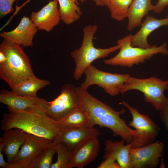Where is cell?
I'll list each match as a JSON object with an SVG mask.
<instances>
[{
  "label": "cell",
  "instance_id": "cell-1",
  "mask_svg": "<svg viewBox=\"0 0 168 168\" xmlns=\"http://www.w3.org/2000/svg\"><path fill=\"white\" fill-rule=\"evenodd\" d=\"M80 106L86 113L89 126L96 125L110 129L114 137L120 136L127 144L131 143L137 135L135 129H131L120 117L126 112L125 109L116 111L90 94L87 90L76 87Z\"/></svg>",
  "mask_w": 168,
  "mask_h": 168
},
{
  "label": "cell",
  "instance_id": "cell-2",
  "mask_svg": "<svg viewBox=\"0 0 168 168\" xmlns=\"http://www.w3.org/2000/svg\"><path fill=\"white\" fill-rule=\"evenodd\" d=\"M8 113L4 114L1 128L5 131L20 129L27 133L54 141L61 129L58 121L49 116L44 111L38 110H16L7 107Z\"/></svg>",
  "mask_w": 168,
  "mask_h": 168
},
{
  "label": "cell",
  "instance_id": "cell-3",
  "mask_svg": "<svg viewBox=\"0 0 168 168\" xmlns=\"http://www.w3.org/2000/svg\"><path fill=\"white\" fill-rule=\"evenodd\" d=\"M0 51L6 57L0 63V77L12 90L36 77L29 58L21 45L4 39L0 45Z\"/></svg>",
  "mask_w": 168,
  "mask_h": 168
},
{
  "label": "cell",
  "instance_id": "cell-4",
  "mask_svg": "<svg viewBox=\"0 0 168 168\" xmlns=\"http://www.w3.org/2000/svg\"><path fill=\"white\" fill-rule=\"evenodd\" d=\"M98 29V26L90 25L85 26L82 29L83 39L80 47L71 52L75 67L73 77L79 80L84 74L86 69L95 60L107 57L110 54L119 49L121 44L107 48H97L94 44V35Z\"/></svg>",
  "mask_w": 168,
  "mask_h": 168
},
{
  "label": "cell",
  "instance_id": "cell-5",
  "mask_svg": "<svg viewBox=\"0 0 168 168\" xmlns=\"http://www.w3.org/2000/svg\"><path fill=\"white\" fill-rule=\"evenodd\" d=\"M133 36L130 34L118 40L117 44H121L119 52L113 58L104 60L105 64L113 66L131 68L134 65L144 63L146 60L150 59L156 54H168V49L166 43L159 46L153 45L147 49L133 47L131 44Z\"/></svg>",
  "mask_w": 168,
  "mask_h": 168
},
{
  "label": "cell",
  "instance_id": "cell-6",
  "mask_svg": "<svg viewBox=\"0 0 168 168\" xmlns=\"http://www.w3.org/2000/svg\"><path fill=\"white\" fill-rule=\"evenodd\" d=\"M131 90L142 92L145 101L159 111L168 99L164 94V91L168 90V80L163 81L155 77L139 79L130 76L124 84L120 93L123 95Z\"/></svg>",
  "mask_w": 168,
  "mask_h": 168
},
{
  "label": "cell",
  "instance_id": "cell-7",
  "mask_svg": "<svg viewBox=\"0 0 168 168\" xmlns=\"http://www.w3.org/2000/svg\"><path fill=\"white\" fill-rule=\"evenodd\" d=\"M85 79L81 84L82 88L87 90L92 85L102 88L111 96L118 95L124 84L130 77L129 74L113 73L100 70L91 65L85 70Z\"/></svg>",
  "mask_w": 168,
  "mask_h": 168
},
{
  "label": "cell",
  "instance_id": "cell-8",
  "mask_svg": "<svg viewBox=\"0 0 168 168\" xmlns=\"http://www.w3.org/2000/svg\"><path fill=\"white\" fill-rule=\"evenodd\" d=\"M128 109L132 117L128 126L134 128L137 135L131 143L132 148L143 147L155 142L160 128L147 115L140 113L138 110L128 103L123 101L119 103Z\"/></svg>",
  "mask_w": 168,
  "mask_h": 168
},
{
  "label": "cell",
  "instance_id": "cell-9",
  "mask_svg": "<svg viewBox=\"0 0 168 168\" xmlns=\"http://www.w3.org/2000/svg\"><path fill=\"white\" fill-rule=\"evenodd\" d=\"M80 106V100L76 87L72 84L67 83L61 88L60 94L49 102L46 113L58 121L72 110Z\"/></svg>",
  "mask_w": 168,
  "mask_h": 168
},
{
  "label": "cell",
  "instance_id": "cell-10",
  "mask_svg": "<svg viewBox=\"0 0 168 168\" xmlns=\"http://www.w3.org/2000/svg\"><path fill=\"white\" fill-rule=\"evenodd\" d=\"M164 144L158 141L146 146L131 148L129 154L131 168L156 167L163 156Z\"/></svg>",
  "mask_w": 168,
  "mask_h": 168
},
{
  "label": "cell",
  "instance_id": "cell-11",
  "mask_svg": "<svg viewBox=\"0 0 168 168\" xmlns=\"http://www.w3.org/2000/svg\"><path fill=\"white\" fill-rule=\"evenodd\" d=\"M0 102L12 109L25 110H38L47 112L49 102L37 96L30 97L18 95L12 91L2 89Z\"/></svg>",
  "mask_w": 168,
  "mask_h": 168
},
{
  "label": "cell",
  "instance_id": "cell-12",
  "mask_svg": "<svg viewBox=\"0 0 168 168\" xmlns=\"http://www.w3.org/2000/svg\"><path fill=\"white\" fill-rule=\"evenodd\" d=\"M56 140L51 141L26 133L25 142L19 150L14 162L20 164L23 168H30L29 165L31 162L43 150L54 144Z\"/></svg>",
  "mask_w": 168,
  "mask_h": 168
},
{
  "label": "cell",
  "instance_id": "cell-13",
  "mask_svg": "<svg viewBox=\"0 0 168 168\" xmlns=\"http://www.w3.org/2000/svg\"><path fill=\"white\" fill-rule=\"evenodd\" d=\"M100 133L97 128L85 126L75 128H61L57 140L64 143L72 152L88 140L97 137Z\"/></svg>",
  "mask_w": 168,
  "mask_h": 168
},
{
  "label": "cell",
  "instance_id": "cell-14",
  "mask_svg": "<svg viewBox=\"0 0 168 168\" xmlns=\"http://www.w3.org/2000/svg\"><path fill=\"white\" fill-rule=\"evenodd\" d=\"M38 29L28 17L23 16L13 30L0 33V37L11 42L24 47H32L33 39Z\"/></svg>",
  "mask_w": 168,
  "mask_h": 168
},
{
  "label": "cell",
  "instance_id": "cell-15",
  "mask_svg": "<svg viewBox=\"0 0 168 168\" xmlns=\"http://www.w3.org/2000/svg\"><path fill=\"white\" fill-rule=\"evenodd\" d=\"M58 0L50 1L37 12H32L30 19L38 30L49 32L58 25L60 16Z\"/></svg>",
  "mask_w": 168,
  "mask_h": 168
},
{
  "label": "cell",
  "instance_id": "cell-16",
  "mask_svg": "<svg viewBox=\"0 0 168 168\" xmlns=\"http://www.w3.org/2000/svg\"><path fill=\"white\" fill-rule=\"evenodd\" d=\"M97 137L91 138L79 146L72 153L68 168H82L94 161L99 152Z\"/></svg>",
  "mask_w": 168,
  "mask_h": 168
},
{
  "label": "cell",
  "instance_id": "cell-17",
  "mask_svg": "<svg viewBox=\"0 0 168 168\" xmlns=\"http://www.w3.org/2000/svg\"><path fill=\"white\" fill-rule=\"evenodd\" d=\"M26 133L18 128H12L4 131L0 138L4 143L2 152L7 157V162L15 161L17 154L25 142Z\"/></svg>",
  "mask_w": 168,
  "mask_h": 168
},
{
  "label": "cell",
  "instance_id": "cell-18",
  "mask_svg": "<svg viewBox=\"0 0 168 168\" xmlns=\"http://www.w3.org/2000/svg\"><path fill=\"white\" fill-rule=\"evenodd\" d=\"M123 140L113 141L111 139L105 141L104 159L111 158L115 160L121 168H131L129 154L131 147V143L124 145Z\"/></svg>",
  "mask_w": 168,
  "mask_h": 168
},
{
  "label": "cell",
  "instance_id": "cell-19",
  "mask_svg": "<svg viewBox=\"0 0 168 168\" xmlns=\"http://www.w3.org/2000/svg\"><path fill=\"white\" fill-rule=\"evenodd\" d=\"M141 25L139 30L132 36L131 45L143 49L149 48L152 46L147 42L148 35L161 26H168V18L158 19L152 16H147Z\"/></svg>",
  "mask_w": 168,
  "mask_h": 168
},
{
  "label": "cell",
  "instance_id": "cell-20",
  "mask_svg": "<svg viewBox=\"0 0 168 168\" xmlns=\"http://www.w3.org/2000/svg\"><path fill=\"white\" fill-rule=\"evenodd\" d=\"M151 0H133L128 9L127 29L132 31L136 27L141 25L142 18L148 12L152 11L153 5Z\"/></svg>",
  "mask_w": 168,
  "mask_h": 168
},
{
  "label": "cell",
  "instance_id": "cell-21",
  "mask_svg": "<svg viewBox=\"0 0 168 168\" xmlns=\"http://www.w3.org/2000/svg\"><path fill=\"white\" fill-rule=\"evenodd\" d=\"M61 20L67 25L72 24L81 17L82 12L77 0H58Z\"/></svg>",
  "mask_w": 168,
  "mask_h": 168
},
{
  "label": "cell",
  "instance_id": "cell-22",
  "mask_svg": "<svg viewBox=\"0 0 168 168\" xmlns=\"http://www.w3.org/2000/svg\"><path fill=\"white\" fill-rule=\"evenodd\" d=\"M58 122L61 128H75L89 126L87 117L81 106L72 110Z\"/></svg>",
  "mask_w": 168,
  "mask_h": 168
},
{
  "label": "cell",
  "instance_id": "cell-23",
  "mask_svg": "<svg viewBox=\"0 0 168 168\" xmlns=\"http://www.w3.org/2000/svg\"><path fill=\"white\" fill-rule=\"evenodd\" d=\"M50 83L48 80L40 79L36 77L22 83L12 91L20 96L36 97L39 90Z\"/></svg>",
  "mask_w": 168,
  "mask_h": 168
},
{
  "label": "cell",
  "instance_id": "cell-24",
  "mask_svg": "<svg viewBox=\"0 0 168 168\" xmlns=\"http://www.w3.org/2000/svg\"><path fill=\"white\" fill-rule=\"evenodd\" d=\"M58 143L57 139L54 144L43 150L31 162L30 168H50Z\"/></svg>",
  "mask_w": 168,
  "mask_h": 168
},
{
  "label": "cell",
  "instance_id": "cell-25",
  "mask_svg": "<svg viewBox=\"0 0 168 168\" xmlns=\"http://www.w3.org/2000/svg\"><path fill=\"white\" fill-rule=\"evenodd\" d=\"M133 0H110L106 6L111 17L119 21L127 17L128 8Z\"/></svg>",
  "mask_w": 168,
  "mask_h": 168
},
{
  "label": "cell",
  "instance_id": "cell-26",
  "mask_svg": "<svg viewBox=\"0 0 168 168\" xmlns=\"http://www.w3.org/2000/svg\"><path fill=\"white\" fill-rule=\"evenodd\" d=\"M57 161L52 165L50 168H68L72 152L68 149L64 143L59 142L56 152Z\"/></svg>",
  "mask_w": 168,
  "mask_h": 168
},
{
  "label": "cell",
  "instance_id": "cell-27",
  "mask_svg": "<svg viewBox=\"0 0 168 168\" xmlns=\"http://www.w3.org/2000/svg\"><path fill=\"white\" fill-rule=\"evenodd\" d=\"M16 0H0V14L1 18L13 12L12 5Z\"/></svg>",
  "mask_w": 168,
  "mask_h": 168
},
{
  "label": "cell",
  "instance_id": "cell-28",
  "mask_svg": "<svg viewBox=\"0 0 168 168\" xmlns=\"http://www.w3.org/2000/svg\"><path fill=\"white\" fill-rule=\"evenodd\" d=\"M159 111V118L168 131V99Z\"/></svg>",
  "mask_w": 168,
  "mask_h": 168
},
{
  "label": "cell",
  "instance_id": "cell-29",
  "mask_svg": "<svg viewBox=\"0 0 168 168\" xmlns=\"http://www.w3.org/2000/svg\"><path fill=\"white\" fill-rule=\"evenodd\" d=\"M97 168H121L119 164L115 160L111 158L104 159Z\"/></svg>",
  "mask_w": 168,
  "mask_h": 168
},
{
  "label": "cell",
  "instance_id": "cell-30",
  "mask_svg": "<svg viewBox=\"0 0 168 168\" xmlns=\"http://www.w3.org/2000/svg\"><path fill=\"white\" fill-rule=\"evenodd\" d=\"M168 5V0H158L157 4L153 6V10L157 14L161 13Z\"/></svg>",
  "mask_w": 168,
  "mask_h": 168
},
{
  "label": "cell",
  "instance_id": "cell-31",
  "mask_svg": "<svg viewBox=\"0 0 168 168\" xmlns=\"http://www.w3.org/2000/svg\"><path fill=\"white\" fill-rule=\"evenodd\" d=\"M4 146V143L2 140L0 138V167L6 168L7 162H6L4 159L3 154L2 153V150Z\"/></svg>",
  "mask_w": 168,
  "mask_h": 168
},
{
  "label": "cell",
  "instance_id": "cell-32",
  "mask_svg": "<svg viewBox=\"0 0 168 168\" xmlns=\"http://www.w3.org/2000/svg\"><path fill=\"white\" fill-rule=\"evenodd\" d=\"M96 6L98 7L106 6L110 0H93Z\"/></svg>",
  "mask_w": 168,
  "mask_h": 168
},
{
  "label": "cell",
  "instance_id": "cell-33",
  "mask_svg": "<svg viewBox=\"0 0 168 168\" xmlns=\"http://www.w3.org/2000/svg\"><path fill=\"white\" fill-rule=\"evenodd\" d=\"M89 0H79V1L81 2H85Z\"/></svg>",
  "mask_w": 168,
  "mask_h": 168
},
{
  "label": "cell",
  "instance_id": "cell-34",
  "mask_svg": "<svg viewBox=\"0 0 168 168\" xmlns=\"http://www.w3.org/2000/svg\"><path fill=\"white\" fill-rule=\"evenodd\" d=\"M167 17L168 18V16H167Z\"/></svg>",
  "mask_w": 168,
  "mask_h": 168
}]
</instances>
